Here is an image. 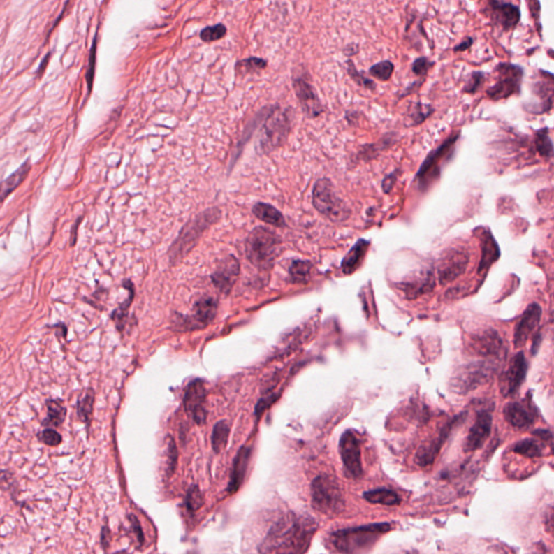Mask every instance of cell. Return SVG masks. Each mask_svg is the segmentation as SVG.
<instances>
[{"mask_svg":"<svg viewBox=\"0 0 554 554\" xmlns=\"http://www.w3.org/2000/svg\"><path fill=\"white\" fill-rule=\"evenodd\" d=\"M316 530L312 518L288 514L272 526L260 546V553L305 554Z\"/></svg>","mask_w":554,"mask_h":554,"instance_id":"6da1fadb","label":"cell"},{"mask_svg":"<svg viewBox=\"0 0 554 554\" xmlns=\"http://www.w3.org/2000/svg\"><path fill=\"white\" fill-rule=\"evenodd\" d=\"M389 530L391 525L386 523L346 528L331 534L330 544L341 554H363L372 549Z\"/></svg>","mask_w":554,"mask_h":554,"instance_id":"7a4b0ae2","label":"cell"},{"mask_svg":"<svg viewBox=\"0 0 554 554\" xmlns=\"http://www.w3.org/2000/svg\"><path fill=\"white\" fill-rule=\"evenodd\" d=\"M282 240L267 228H254L246 240V254L249 261L260 269H270L281 252Z\"/></svg>","mask_w":554,"mask_h":554,"instance_id":"3957f363","label":"cell"},{"mask_svg":"<svg viewBox=\"0 0 554 554\" xmlns=\"http://www.w3.org/2000/svg\"><path fill=\"white\" fill-rule=\"evenodd\" d=\"M220 216L221 212L218 208H212L189 221L169 249L171 263L180 261L187 256L196 245L197 240L203 235V233L209 226L216 224Z\"/></svg>","mask_w":554,"mask_h":554,"instance_id":"277c9868","label":"cell"},{"mask_svg":"<svg viewBox=\"0 0 554 554\" xmlns=\"http://www.w3.org/2000/svg\"><path fill=\"white\" fill-rule=\"evenodd\" d=\"M313 206L319 214L335 224H341L351 217V209L339 198L334 184L329 179L317 180L313 189Z\"/></svg>","mask_w":554,"mask_h":554,"instance_id":"5b68a950","label":"cell"},{"mask_svg":"<svg viewBox=\"0 0 554 554\" xmlns=\"http://www.w3.org/2000/svg\"><path fill=\"white\" fill-rule=\"evenodd\" d=\"M312 504L326 516L340 513L344 509V497L338 483L328 475H319L313 481Z\"/></svg>","mask_w":554,"mask_h":554,"instance_id":"8992f818","label":"cell"},{"mask_svg":"<svg viewBox=\"0 0 554 554\" xmlns=\"http://www.w3.org/2000/svg\"><path fill=\"white\" fill-rule=\"evenodd\" d=\"M459 137L460 133L449 137L444 143L429 154V156L423 161V166L420 167L416 175V181L420 191L425 192L432 187L433 182L439 180L441 177L442 165L446 163L447 159L453 155Z\"/></svg>","mask_w":554,"mask_h":554,"instance_id":"52a82bcc","label":"cell"},{"mask_svg":"<svg viewBox=\"0 0 554 554\" xmlns=\"http://www.w3.org/2000/svg\"><path fill=\"white\" fill-rule=\"evenodd\" d=\"M291 131V119L287 112L276 108L264 123L259 136V149L269 154L285 143Z\"/></svg>","mask_w":554,"mask_h":554,"instance_id":"ba28073f","label":"cell"},{"mask_svg":"<svg viewBox=\"0 0 554 554\" xmlns=\"http://www.w3.org/2000/svg\"><path fill=\"white\" fill-rule=\"evenodd\" d=\"M497 80L487 90V96L494 101H500L520 92L523 80V68L511 63H500L496 68Z\"/></svg>","mask_w":554,"mask_h":554,"instance_id":"9c48e42d","label":"cell"},{"mask_svg":"<svg viewBox=\"0 0 554 554\" xmlns=\"http://www.w3.org/2000/svg\"><path fill=\"white\" fill-rule=\"evenodd\" d=\"M339 449L347 474L352 479L360 478L363 474L360 445L354 432L349 430L343 433L339 443Z\"/></svg>","mask_w":554,"mask_h":554,"instance_id":"30bf717a","label":"cell"},{"mask_svg":"<svg viewBox=\"0 0 554 554\" xmlns=\"http://www.w3.org/2000/svg\"><path fill=\"white\" fill-rule=\"evenodd\" d=\"M206 386L203 380L197 379L191 382L185 390L184 407L197 425L206 423Z\"/></svg>","mask_w":554,"mask_h":554,"instance_id":"8fae6325","label":"cell"},{"mask_svg":"<svg viewBox=\"0 0 554 554\" xmlns=\"http://www.w3.org/2000/svg\"><path fill=\"white\" fill-rule=\"evenodd\" d=\"M218 311V302L212 297L203 298L195 303L192 314L183 317L184 330H197L212 324Z\"/></svg>","mask_w":554,"mask_h":554,"instance_id":"7c38bea8","label":"cell"},{"mask_svg":"<svg viewBox=\"0 0 554 554\" xmlns=\"http://www.w3.org/2000/svg\"><path fill=\"white\" fill-rule=\"evenodd\" d=\"M469 264V254L461 249H451L443 254L439 265V279L446 284L465 273Z\"/></svg>","mask_w":554,"mask_h":554,"instance_id":"4fadbf2b","label":"cell"},{"mask_svg":"<svg viewBox=\"0 0 554 554\" xmlns=\"http://www.w3.org/2000/svg\"><path fill=\"white\" fill-rule=\"evenodd\" d=\"M527 372V363L523 353H518L512 358L508 370L504 374L502 381V392L504 396L514 395L520 390L525 380Z\"/></svg>","mask_w":554,"mask_h":554,"instance_id":"5bb4252c","label":"cell"},{"mask_svg":"<svg viewBox=\"0 0 554 554\" xmlns=\"http://www.w3.org/2000/svg\"><path fill=\"white\" fill-rule=\"evenodd\" d=\"M240 265L234 256H228L219 264L212 275V283L221 293L228 295L238 282Z\"/></svg>","mask_w":554,"mask_h":554,"instance_id":"9a60e30c","label":"cell"},{"mask_svg":"<svg viewBox=\"0 0 554 554\" xmlns=\"http://www.w3.org/2000/svg\"><path fill=\"white\" fill-rule=\"evenodd\" d=\"M293 89L297 94L298 100L300 102L303 112L309 118L319 117L324 112V108L321 103L316 92L305 78L299 77V78L293 80Z\"/></svg>","mask_w":554,"mask_h":554,"instance_id":"2e32d148","label":"cell"},{"mask_svg":"<svg viewBox=\"0 0 554 554\" xmlns=\"http://www.w3.org/2000/svg\"><path fill=\"white\" fill-rule=\"evenodd\" d=\"M493 418L490 411H480L475 420L474 425L471 427L468 437L465 442V451L467 453L478 451L484 445L485 441L490 437L492 431Z\"/></svg>","mask_w":554,"mask_h":554,"instance_id":"e0dca14e","label":"cell"},{"mask_svg":"<svg viewBox=\"0 0 554 554\" xmlns=\"http://www.w3.org/2000/svg\"><path fill=\"white\" fill-rule=\"evenodd\" d=\"M541 307L537 303L530 305L520 317L514 333V346L516 348L525 344L530 334L535 330L541 319Z\"/></svg>","mask_w":554,"mask_h":554,"instance_id":"ac0fdd59","label":"cell"},{"mask_svg":"<svg viewBox=\"0 0 554 554\" xmlns=\"http://www.w3.org/2000/svg\"><path fill=\"white\" fill-rule=\"evenodd\" d=\"M488 6L492 11V19L495 24L500 25L504 31L514 29L520 22V9L516 6L496 0L490 1Z\"/></svg>","mask_w":554,"mask_h":554,"instance_id":"d6986e66","label":"cell"},{"mask_svg":"<svg viewBox=\"0 0 554 554\" xmlns=\"http://www.w3.org/2000/svg\"><path fill=\"white\" fill-rule=\"evenodd\" d=\"M453 423H451L445 425V427L442 429V431L439 432V435H437L435 439H432L431 442H429L427 444L423 445V446L418 449L415 458V461L417 462L418 465L427 467V465L433 463V461L435 460L437 455H439V451H441V447L443 446L444 442L446 441L447 437H449V433H451V429H453Z\"/></svg>","mask_w":554,"mask_h":554,"instance_id":"ffe728a7","label":"cell"},{"mask_svg":"<svg viewBox=\"0 0 554 554\" xmlns=\"http://www.w3.org/2000/svg\"><path fill=\"white\" fill-rule=\"evenodd\" d=\"M504 418L510 425L516 429H524L534 423V415L526 406L520 403L506 404L504 411Z\"/></svg>","mask_w":554,"mask_h":554,"instance_id":"44dd1931","label":"cell"},{"mask_svg":"<svg viewBox=\"0 0 554 554\" xmlns=\"http://www.w3.org/2000/svg\"><path fill=\"white\" fill-rule=\"evenodd\" d=\"M250 459V449L242 447L238 453L234 465H233L232 474L231 481L228 483V493L234 494L240 488L242 480L245 478L246 471H247L248 463Z\"/></svg>","mask_w":554,"mask_h":554,"instance_id":"7402d4cb","label":"cell"},{"mask_svg":"<svg viewBox=\"0 0 554 554\" xmlns=\"http://www.w3.org/2000/svg\"><path fill=\"white\" fill-rule=\"evenodd\" d=\"M481 244H482V260L479 271L482 272L490 269V265L500 258V252L492 233L488 230L483 231L481 234Z\"/></svg>","mask_w":554,"mask_h":554,"instance_id":"603a6c76","label":"cell"},{"mask_svg":"<svg viewBox=\"0 0 554 554\" xmlns=\"http://www.w3.org/2000/svg\"><path fill=\"white\" fill-rule=\"evenodd\" d=\"M473 342V349L475 352L481 356H490L500 351L502 347V339L496 331H485L480 336L475 337Z\"/></svg>","mask_w":554,"mask_h":554,"instance_id":"cb8c5ba5","label":"cell"},{"mask_svg":"<svg viewBox=\"0 0 554 554\" xmlns=\"http://www.w3.org/2000/svg\"><path fill=\"white\" fill-rule=\"evenodd\" d=\"M29 170H31V163H29V161H27L23 163V165H21V167L17 170H15L13 175H10L9 178L6 179L1 183V185H0V203L3 202L17 187L21 185V183L29 175Z\"/></svg>","mask_w":554,"mask_h":554,"instance_id":"d4e9b609","label":"cell"},{"mask_svg":"<svg viewBox=\"0 0 554 554\" xmlns=\"http://www.w3.org/2000/svg\"><path fill=\"white\" fill-rule=\"evenodd\" d=\"M252 212L259 220L263 221L265 224H271L276 228H284L286 226V221L283 214L272 205L258 203L252 208Z\"/></svg>","mask_w":554,"mask_h":554,"instance_id":"484cf974","label":"cell"},{"mask_svg":"<svg viewBox=\"0 0 554 554\" xmlns=\"http://www.w3.org/2000/svg\"><path fill=\"white\" fill-rule=\"evenodd\" d=\"M370 247V242L367 240H360L353 246L352 249L347 254L346 258L342 261L343 273L351 274L354 270L358 269V265L362 263L365 254Z\"/></svg>","mask_w":554,"mask_h":554,"instance_id":"4316f807","label":"cell"},{"mask_svg":"<svg viewBox=\"0 0 554 554\" xmlns=\"http://www.w3.org/2000/svg\"><path fill=\"white\" fill-rule=\"evenodd\" d=\"M364 498L372 504H384V506H398L401 502V498L395 492L384 488L366 492Z\"/></svg>","mask_w":554,"mask_h":554,"instance_id":"83f0119b","label":"cell"},{"mask_svg":"<svg viewBox=\"0 0 554 554\" xmlns=\"http://www.w3.org/2000/svg\"><path fill=\"white\" fill-rule=\"evenodd\" d=\"M47 418L43 421V425L47 427H60L66 416V409L60 400H50L47 402Z\"/></svg>","mask_w":554,"mask_h":554,"instance_id":"f1b7e54d","label":"cell"},{"mask_svg":"<svg viewBox=\"0 0 554 554\" xmlns=\"http://www.w3.org/2000/svg\"><path fill=\"white\" fill-rule=\"evenodd\" d=\"M514 453L527 457V458H539L542 456V447L536 439H525L514 445Z\"/></svg>","mask_w":554,"mask_h":554,"instance_id":"f546056e","label":"cell"},{"mask_svg":"<svg viewBox=\"0 0 554 554\" xmlns=\"http://www.w3.org/2000/svg\"><path fill=\"white\" fill-rule=\"evenodd\" d=\"M230 435V425L226 421H220L217 423L212 432V449L216 453H221L226 449Z\"/></svg>","mask_w":554,"mask_h":554,"instance_id":"4dcf8cb0","label":"cell"},{"mask_svg":"<svg viewBox=\"0 0 554 554\" xmlns=\"http://www.w3.org/2000/svg\"><path fill=\"white\" fill-rule=\"evenodd\" d=\"M536 150L539 153L540 156L546 159H551L553 156V144L549 137V130H538L535 136Z\"/></svg>","mask_w":554,"mask_h":554,"instance_id":"1f68e13d","label":"cell"},{"mask_svg":"<svg viewBox=\"0 0 554 554\" xmlns=\"http://www.w3.org/2000/svg\"><path fill=\"white\" fill-rule=\"evenodd\" d=\"M311 270H312L311 262L296 260L291 263V269H289L291 281L295 283H305L311 274Z\"/></svg>","mask_w":554,"mask_h":554,"instance_id":"d6a6232c","label":"cell"},{"mask_svg":"<svg viewBox=\"0 0 554 554\" xmlns=\"http://www.w3.org/2000/svg\"><path fill=\"white\" fill-rule=\"evenodd\" d=\"M94 392L88 390L77 404V415L84 423H88L94 411Z\"/></svg>","mask_w":554,"mask_h":554,"instance_id":"836d02e7","label":"cell"},{"mask_svg":"<svg viewBox=\"0 0 554 554\" xmlns=\"http://www.w3.org/2000/svg\"><path fill=\"white\" fill-rule=\"evenodd\" d=\"M394 72V65L391 61H382L372 66L370 74L376 80L388 82Z\"/></svg>","mask_w":554,"mask_h":554,"instance_id":"e575fe53","label":"cell"},{"mask_svg":"<svg viewBox=\"0 0 554 554\" xmlns=\"http://www.w3.org/2000/svg\"><path fill=\"white\" fill-rule=\"evenodd\" d=\"M267 68V61L258 58H249L247 60L240 61L236 64V70L242 74H250L258 72Z\"/></svg>","mask_w":554,"mask_h":554,"instance_id":"d590c367","label":"cell"},{"mask_svg":"<svg viewBox=\"0 0 554 554\" xmlns=\"http://www.w3.org/2000/svg\"><path fill=\"white\" fill-rule=\"evenodd\" d=\"M226 34V27L224 24H217L214 27H209L203 29L202 33H201V38L205 43H210V41H216L224 38Z\"/></svg>","mask_w":554,"mask_h":554,"instance_id":"8d00e7d4","label":"cell"},{"mask_svg":"<svg viewBox=\"0 0 554 554\" xmlns=\"http://www.w3.org/2000/svg\"><path fill=\"white\" fill-rule=\"evenodd\" d=\"M432 112H433V108L431 106L425 105L420 102L416 103L411 113V118L414 122L413 125H419V124L423 123L431 115Z\"/></svg>","mask_w":554,"mask_h":554,"instance_id":"74e56055","label":"cell"},{"mask_svg":"<svg viewBox=\"0 0 554 554\" xmlns=\"http://www.w3.org/2000/svg\"><path fill=\"white\" fill-rule=\"evenodd\" d=\"M203 496L201 490L196 486L191 487L190 490L187 492V504L190 510L196 511L197 509L203 506Z\"/></svg>","mask_w":554,"mask_h":554,"instance_id":"f35d334b","label":"cell"},{"mask_svg":"<svg viewBox=\"0 0 554 554\" xmlns=\"http://www.w3.org/2000/svg\"><path fill=\"white\" fill-rule=\"evenodd\" d=\"M348 71L351 78H352L356 84L360 85V86L365 87V88H370V89H374V87H376L374 86V82L367 80L366 77L363 76V75L356 70V65L353 64L351 60L349 61Z\"/></svg>","mask_w":554,"mask_h":554,"instance_id":"ab89813d","label":"cell"},{"mask_svg":"<svg viewBox=\"0 0 554 554\" xmlns=\"http://www.w3.org/2000/svg\"><path fill=\"white\" fill-rule=\"evenodd\" d=\"M39 439L43 444L48 445V446H58L62 442V437L53 429L43 430L39 435Z\"/></svg>","mask_w":554,"mask_h":554,"instance_id":"60d3db41","label":"cell"},{"mask_svg":"<svg viewBox=\"0 0 554 554\" xmlns=\"http://www.w3.org/2000/svg\"><path fill=\"white\" fill-rule=\"evenodd\" d=\"M485 80V75L484 73L482 72H474L471 76L470 80H469L468 84L465 85V89H463V92L465 94H473L475 92H478L480 89V87L482 86L483 82Z\"/></svg>","mask_w":554,"mask_h":554,"instance_id":"b9f144b4","label":"cell"},{"mask_svg":"<svg viewBox=\"0 0 554 554\" xmlns=\"http://www.w3.org/2000/svg\"><path fill=\"white\" fill-rule=\"evenodd\" d=\"M96 38H94V45H92V51H90L89 65H88V68H87L86 80H87V84H88V88H89V92H92V84H94V63H96Z\"/></svg>","mask_w":554,"mask_h":554,"instance_id":"7bdbcfd3","label":"cell"},{"mask_svg":"<svg viewBox=\"0 0 554 554\" xmlns=\"http://www.w3.org/2000/svg\"><path fill=\"white\" fill-rule=\"evenodd\" d=\"M432 66H433V63L429 61V59L419 58L414 62L413 72L415 73L417 76L423 77L428 74V72H429Z\"/></svg>","mask_w":554,"mask_h":554,"instance_id":"ee69618b","label":"cell"},{"mask_svg":"<svg viewBox=\"0 0 554 554\" xmlns=\"http://www.w3.org/2000/svg\"><path fill=\"white\" fill-rule=\"evenodd\" d=\"M15 487H17V485H15V479H13V475L9 471L0 472V488L1 490L13 492V488H15Z\"/></svg>","mask_w":554,"mask_h":554,"instance_id":"f6af8a7d","label":"cell"},{"mask_svg":"<svg viewBox=\"0 0 554 554\" xmlns=\"http://www.w3.org/2000/svg\"><path fill=\"white\" fill-rule=\"evenodd\" d=\"M396 180H398V171H394L393 173H390V175H388L386 179H384V182H382V189H384V193H386V194L391 192L394 184H395Z\"/></svg>","mask_w":554,"mask_h":554,"instance_id":"bcb514c9","label":"cell"},{"mask_svg":"<svg viewBox=\"0 0 554 554\" xmlns=\"http://www.w3.org/2000/svg\"><path fill=\"white\" fill-rule=\"evenodd\" d=\"M473 39L471 37L469 38L465 39L463 41L462 43H459L458 46L455 47L453 50L456 51V52H462V51L468 50L471 46H472Z\"/></svg>","mask_w":554,"mask_h":554,"instance_id":"7dc6e473","label":"cell"},{"mask_svg":"<svg viewBox=\"0 0 554 554\" xmlns=\"http://www.w3.org/2000/svg\"><path fill=\"white\" fill-rule=\"evenodd\" d=\"M80 221H82V218L80 220H77L76 224H75L74 228H73V235H72V245H74L75 242H76V232L77 228L80 226Z\"/></svg>","mask_w":554,"mask_h":554,"instance_id":"c3c4849f","label":"cell"},{"mask_svg":"<svg viewBox=\"0 0 554 554\" xmlns=\"http://www.w3.org/2000/svg\"><path fill=\"white\" fill-rule=\"evenodd\" d=\"M48 59H49V54L47 55L46 59H45V60H43V62H41V66H39L38 68L39 74H41V73H43V71H45V68H46L47 63H48Z\"/></svg>","mask_w":554,"mask_h":554,"instance_id":"681fc988","label":"cell"},{"mask_svg":"<svg viewBox=\"0 0 554 554\" xmlns=\"http://www.w3.org/2000/svg\"><path fill=\"white\" fill-rule=\"evenodd\" d=\"M402 554H418L417 552H405V553Z\"/></svg>","mask_w":554,"mask_h":554,"instance_id":"f907efd6","label":"cell"}]
</instances>
